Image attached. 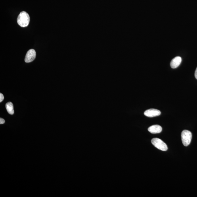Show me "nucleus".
Returning <instances> with one entry per match:
<instances>
[{"label": "nucleus", "instance_id": "f257e3e1", "mask_svg": "<svg viewBox=\"0 0 197 197\" xmlns=\"http://www.w3.org/2000/svg\"><path fill=\"white\" fill-rule=\"evenodd\" d=\"M30 16L28 13L25 11L21 12L17 18L18 24L22 27H25L28 26L30 22Z\"/></svg>", "mask_w": 197, "mask_h": 197}, {"label": "nucleus", "instance_id": "f03ea898", "mask_svg": "<svg viewBox=\"0 0 197 197\" xmlns=\"http://www.w3.org/2000/svg\"><path fill=\"white\" fill-rule=\"evenodd\" d=\"M181 137L182 143L183 145L185 146L189 145L191 142L192 138V134L191 132L187 130H184L182 132Z\"/></svg>", "mask_w": 197, "mask_h": 197}, {"label": "nucleus", "instance_id": "7ed1b4c3", "mask_svg": "<svg viewBox=\"0 0 197 197\" xmlns=\"http://www.w3.org/2000/svg\"><path fill=\"white\" fill-rule=\"evenodd\" d=\"M151 142L155 147L159 150L163 151H166L167 150V147L166 144L159 138H153L151 140Z\"/></svg>", "mask_w": 197, "mask_h": 197}, {"label": "nucleus", "instance_id": "20e7f679", "mask_svg": "<svg viewBox=\"0 0 197 197\" xmlns=\"http://www.w3.org/2000/svg\"><path fill=\"white\" fill-rule=\"evenodd\" d=\"M36 52L34 49L29 50L27 52L25 57V62L26 63H29L33 62L36 57Z\"/></svg>", "mask_w": 197, "mask_h": 197}, {"label": "nucleus", "instance_id": "39448f33", "mask_svg": "<svg viewBox=\"0 0 197 197\" xmlns=\"http://www.w3.org/2000/svg\"><path fill=\"white\" fill-rule=\"evenodd\" d=\"M160 111L156 109H150L144 112V116L149 117H153L160 116Z\"/></svg>", "mask_w": 197, "mask_h": 197}, {"label": "nucleus", "instance_id": "423d86ee", "mask_svg": "<svg viewBox=\"0 0 197 197\" xmlns=\"http://www.w3.org/2000/svg\"><path fill=\"white\" fill-rule=\"evenodd\" d=\"M148 131L152 134L160 133L162 131V128L158 125H154L148 128Z\"/></svg>", "mask_w": 197, "mask_h": 197}, {"label": "nucleus", "instance_id": "0eeeda50", "mask_svg": "<svg viewBox=\"0 0 197 197\" xmlns=\"http://www.w3.org/2000/svg\"><path fill=\"white\" fill-rule=\"evenodd\" d=\"M181 57L179 56L176 57L171 61L170 64L171 67L173 69L177 68L181 64Z\"/></svg>", "mask_w": 197, "mask_h": 197}, {"label": "nucleus", "instance_id": "6e6552de", "mask_svg": "<svg viewBox=\"0 0 197 197\" xmlns=\"http://www.w3.org/2000/svg\"><path fill=\"white\" fill-rule=\"evenodd\" d=\"M6 108L9 114L13 115L14 114L13 104L11 102H8L6 104Z\"/></svg>", "mask_w": 197, "mask_h": 197}, {"label": "nucleus", "instance_id": "1a4fd4ad", "mask_svg": "<svg viewBox=\"0 0 197 197\" xmlns=\"http://www.w3.org/2000/svg\"><path fill=\"white\" fill-rule=\"evenodd\" d=\"M4 97L2 94V93L0 94V102H1L3 101L4 100Z\"/></svg>", "mask_w": 197, "mask_h": 197}, {"label": "nucleus", "instance_id": "9d476101", "mask_svg": "<svg viewBox=\"0 0 197 197\" xmlns=\"http://www.w3.org/2000/svg\"><path fill=\"white\" fill-rule=\"evenodd\" d=\"M5 123V121L3 118H1L0 119V124H3Z\"/></svg>", "mask_w": 197, "mask_h": 197}, {"label": "nucleus", "instance_id": "9b49d317", "mask_svg": "<svg viewBox=\"0 0 197 197\" xmlns=\"http://www.w3.org/2000/svg\"><path fill=\"white\" fill-rule=\"evenodd\" d=\"M195 77L196 79H197V67L195 71Z\"/></svg>", "mask_w": 197, "mask_h": 197}]
</instances>
